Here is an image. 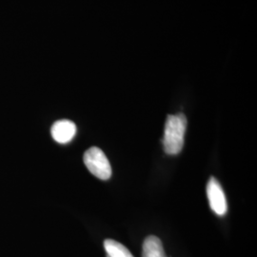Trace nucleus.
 <instances>
[{
  "mask_svg": "<svg viewBox=\"0 0 257 257\" xmlns=\"http://www.w3.org/2000/svg\"><path fill=\"white\" fill-rule=\"evenodd\" d=\"M142 257H167L160 239L155 235L148 236L143 243Z\"/></svg>",
  "mask_w": 257,
  "mask_h": 257,
  "instance_id": "39448f33",
  "label": "nucleus"
},
{
  "mask_svg": "<svg viewBox=\"0 0 257 257\" xmlns=\"http://www.w3.org/2000/svg\"><path fill=\"white\" fill-rule=\"evenodd\" d=\"M104 248L108 257H134L128 248L115 240H105Z\"/></svg>",
  "mask_w": 257,
  "mask_h": 257,
  "instance_id": "423d86ee",
  "label": "nucleus"
},
{
  "mask_svg": "<svg viewBox=\"0 0 257 257\" xmlns=\"http://www.w3.org/2000/svg\"><path fill=\"white\" fill-rule=\"evenodd\" d=\"M84 164L92 175L101 180H108L111 176L110 161L99 148H90L84 154Z\"/></svg>",
  "mask_w": 257,
  "mask_h": 257,
  "instance_id": "f03ea898",
  "label": "nucleus"
},
{
  "mask_svg": "<svg viewBox=\"0 0 257 257\" xmlns=\"http://www.w3.org/2000/svg\"><path fill=\"white\" fill-rule=\"evenodd\" d=\"M51 134L54 140L59 144H67L74 139L76 126L70 120H58L52 126Z\"/></svg>",
  "mask_w": 257,
  "mask_h": 257,
  "instance_id": "20e7f679",
  "label": "nucleus"
},
{
  "mask_svg": "<svg viewBox=\"0 0 257 257\" xmlns=\"http://www.w3.org/2000/svg\"><path fill=\"white\" fill-rule=\"evenodd\" d=\"M207 196L211 210L217 215H224L228 210L226 195L215 177H211L207 184Z\"/></svg>",
  "mask_w": 257,
  "mask_h": 257,
  "instance_id": "7ed1b4c3",
  "label": "nucleus"
},
{
  "mask_svg": "<svg viewBox=\"0 0 257 257\" xmlns=\"http://www.w3.org/2000/svg\"><path fill=\"white\" fill-rule=\"evenodd\" d=\"M187 118L183 113L168 115L163 137V147L168 155H178L183 149Z\"/></svg>",
  "mask_w": 257,
  "mask_h": 257,
  "instance_id": "f257e3e1",
  "label": "nucleus"
}]
</instances>
